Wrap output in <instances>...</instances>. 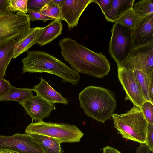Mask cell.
Here are the masks:
<instances>
[{"mask_svg":"<svg viewBox=\"0 0 153 153\" xmlns=\"http://www.w3.org/2000/svg\"><path fill=\"white\" fill-rule=\"evenodd\" d=\"M120 65L126 69L138 70L147 75L153 72V42L134 48Z\"/></svg>","mask_w":153,"mask_h":153,"instance_id":"8","label":"cell"},{"mask_svg":"<svg viewBox=\"0 0 153 153\" xmlns=\"http://www.w3.org/2000/svg\"><path fill=\"white\" fill-rule=\"evenodd\" d=\"M0 153H20L17 152L7 149H0Z\"/></svg>","mask_w":153,"mask_h":153,"instance_id":"36","label":"cell"},{"mask_svg":"<svg viewBox=\"0 0 153 153\" xmlns=\"http://www.w3.org/2000/svg\"><path fill=\"white\" fill-rule=\"evenodd\" d=\"M63 24L61 20L57 19L51 21L44 27L36 41L41 46L48 44L62 33Z\"/></svg>","mask_w":153,"mask_h":153,"instance_id":"16","label":"cell"},{"mask_svg":"<svg viewBox=\"0 0 153 153\" xmlns=\"http://www.w3.org/2000/svg\"><path fill=\"white\" fill-rule=\"evenodd\" d=\"M133 71L145 99L153 103L151 100L147 75L138 70Z\"/></svg>","mask_w":153,"mask_h":153,"instance_id":"23","label":"cell"},{"mask_svg":"<svg viewBox=\"0 0 153 153\" xmlns=\"http://www.w3.org/2000/svg\"><path fill=\"white\" fill-rule=\"evenodd\" d=\"M80 107L86 115L103 123L110 119L116 107V100L108 90L90 86L79 94Z\"/></svg>","mask_w":153,"mask_h":153,"instance_id":"3","label":"cell"},{"mask_svg":"<svg viewBox=\"0 0 153 153\" xmlns=\"http://www.w3.org/2000/svg\"><path fill=\"white\" fill-rule=\"evenodd\" d=\"M25 133L48 136L56 139L60 143L79 142L84 135L75 125L43 121L30 124L26 128Z\"/></svg>","mask_w":153,"mask_h":153,"instance_id":"5","label":"cell"},{"mask_svg":"<svg viewBox=\"0 0 153 153\" xmlns=\"http://www.w3.org/2000/svg\"><path fill=\"white\" fill-rule=\"evenodd\" d=\"M59 44L64 60L75 71L98 78L110 71V63L101 53L94 52L69 37L61 39Z\"/></svg>","mask_w":153,"mask_h":153,"instance_id":"1","label":"cell"},{"mask_svg":"<svg viewBox=\"0 0 153 153\" xmlns=\"http://www.w3.org/2000/svg\"><path fill=\"white\" fill-rule=\"evenodd\" d=\"M40 81L37 85H34L33 89L37 95L50 102L68 104V100L55 90L45 79L41 77Z\"/></svg>","mask_w":153,"mask_h":153,"instance_id":"14","label":"cell"},{"mask_svg":"<svg viewBox=\"0 0 153 153\" xmlns=\"http://www.w3.org/2000/svg\"><path fill=\"white\" fill-rule=\"evenodd\" d=\"M93 0H64L61 7L59 20L65 21L69 30L76 27L82 13Z\"/></svg>","mask_w":153,"mask_h":153,"instance_id":"12","label":"cell"},{"mask_svg":"<svg viewBox=\"0 0 153 153\" xmlns=\"http://www.w3.org/2000/svg\"><path fill=\"white\" fill-rule=\"evenodd\" d=\"M132 8L140 18L153 13V3L152 0H140L134 3Z\"/></svg>","mask_w":153,"mask_h":153,"instance_id":"22","label":"cell"},{"mask_svg":"<svg viewBox=\"0 0 153 153\" xmlns=\"http://www.w3.org/2000/svg\"><path fill=\"white\" fill-rule=\"evenodd\" d=\"M103 153H121V152L114 147L108 146L103 148Z\"/></svg>","mask_w":153,"mask_h":153,"instance_id":"35","label":"cell"},{"mask_svg":"<svg viewBox=\"0 0 153 153\" xmlns=\"http://www.w3.org/2000/svg\"><path fill=\"white\" fill-rule=\"evenodd\" d=\"M118 77L125 90L126 100H128L133 105L141 109L145 99L133 71L127 70L121 65H117Z\"/></svg>","mask_w":153,"mask_h":153,"instance_id":"10","label":"cell"},{"mask_svg":"<svg viewBox=\"0 0 153 153\" xmlns=\"http://www.w3.org/2000/svg\"><path fill=\"white\" fill-rule=\"evenodd\" d=\"M148 79L151 100L153 103V72L147 75Z\"/></svg>","mask_w":153,"mask_h":153,"instance_id":"33","label":"cell"},{"mask_svg":"<svg viewBox=\"0 0 153 153\" xmlns=\"http://www.w3.org/2000/svg\"><path fill=\"white\" fill-rule=\"evenodd\" d=\"M51 0H28V11L39 12L43 7Z\"/></svg>","mask_w":153,"mask_h":153,"instance_id":"26","label":"cell"},{"mask_svg":"<svg viewBox=\"0 0 153 153\" xmlns=\"http://www.w3.org/2000/svg\"><path fill=\"white\" fill-rule=\"evenodd\" d=\"M135 153H151L149 149L145 144H142L136 148Z\"/></svg>","mask_w":153,"mask_h":153,"instance_id":"34","label":"cell"},{"mask_svg":"<svg viewBox=\"0 0 153 153\" xmlns=\"http://www.w3.org/2000/svg\"><path fill=\"white\" fill-rule=\"evenodd\" d=\"M111 117L114 127L123 138L145 144L148 122L141 109L133 105L127 112L113 114Z\"/></svg>","mask_w":153,"mask_h":153,"instance_id":"4","label":"cell"},{"mask_svg":"<svg viewBox=\"0 0 153 153\" xmlns=\"http://www.w3.org/2000/svg\"><path fill=\"white\" fill-rule=\"evenodd\" d=\"M12 13L8 7L7 0H0V16L9 15Z\"/></svg>","mask_w":153,"mask_h":153,"instance_id":"32","label":"cell"},{"mask_svg":"<svg viewBox=\"0 0 153 153\" xmlns=\"http://www.w3.org/2000/svg\"><path fill=\"white\" fill-rule=\"evenodd\" d=\"M141 110L147 122L153 123V103L146 101L143 104Z\"/></svg>","mask_w":153,"mask_h":153,"instance_id":"27","label":"cell"},{"mask_svg":"<svg viewBox=\"0 0 153 153\" xmlns=\"http://www.w3.org/2000/svg\"><path fill=\"white\" fill-rule=\"evenodd\" d=\"M11 85L9 81L0 75V97L5 95L10 90Z\"/></svg>","mask_w":153,"mask_h":153,"instance_id":"31","label":"cell"},{"mask_svg":"<svg viewBox=\"0 0 153 153\" xmlns=\"http://www.w3.org/2000/svg\"><path fill=\"white\" fill-rule=\"evenodd\" d=\"M153 123H148L145 144L152 152H153Z\"/></svg>","mask_w":153,"mask_h":153,"instance_id":"29","label":"cell"},{"mask_svg":"<svg viewBox=\"0 0 153 153\" xmlns=\"http://www.w3.org/2000/svg\"><path fill=\"white\" fill-rule=\"evenodd\" d=\"M28 12L30 19L32 22L36 20H41L45 23L48 20L54 21L57 20L55 18L46 16L40 12L28 11Z\"/></svg>","mask_w":153,"mask_h":153,"instance_id":"28","label":"cell"},{"mask_svg":"<svg viewBox=\"0 0 153 153\" xmlns=\"http://www.w3.org/2000/svg\"><path fill=\"white\" fill-rule=\"evenodd\" d=\"M113 0H93L94 2L97 3L100 8L104 14L111 9Z\"/></svg>","mask_w":153,"mask_h":153,"instance_id":"30","label":"cell"},{"mask_svg":"<svg viewBox=\"0 0 153 153\" xmlns=\"http://www.w3.org/2000/svg\"><path fill=\"white\" fill-rule=\"evenodd\" d=\"M33 89L19 88L11 85L9 91L0 97V101H14L22 102L33 95Z\"/></svg>","mask_w":153,"mask_h":153,"instance_id":"20","label":"cell"},{"mask_svg":"<svg viewBox=\"0 0 153 153\" xmlns=\"http://www.w3.org/2000/svg\"><path fill=\"white\" fill-rule=\"evenodd\" d=\"M19 103L24 108L26 114L31 118L32 122L33 120L42 121L44 118L49 116L51 112L56 108L54 103L37 95H33Z\"/></svg>","mask_w":153,"mask_h":153,"instance_id":"11","label":"cell"},{"mask_svg":"<svg viewBox=\"0 0 153 153\" xmlns=\"http://www.w3.org/2000/svg\"><path fill=\"white\" fill-rule=\"evenodd\" d=\"M111 32L109 52L117 65H121L134 49L132 30L116 22L113 25Z\"/></svg>","mask_w":153,"mask_h":153,"instance_id":"6","label":"cell"},{"mask_svg":"<svg viewBox=\"0 0 153 153\" xmlns=\"http://www.w3.org/2000/svg\"><path fill=\"white\" fill-rule=\"evenodd\" d=\"M16 40L0 44V75L6 76V69L13 58L15 49Z\"/></svg>","mask_w":153,"mask_h":153,"instance_id":"18","label":"cell"},{"mask_svg":"<svg viewBox=\"0 0 153 153\" xmlns=\"http://www.w3.org/2000/svg\"><path fill=\"white\" fill-rule=\"evenodd\" d=\"M44 27L32 28L22 36L16 40L13 59L27 51L34 44Z\"/></svg>","mask_w":153,"mask_h":153,"instance_id":"15","label":"cell"},{"mask_svg":"<svg viewBox=\"0 0 153 153\" xmlns=\"http://www.w3.org/2000/svg\"><path fill=\"white\" fill-rule=\"evenodd\" d=\"M135 0H113L110 10L104 15L107 21L115 23L126 12L131 8Z\"/></svg>","mask_w":153,"mask_h":153,"instance_id":"17","label":"cell"},{"mask_svg":"<svg viewBox=\"0 0 153 153\" xmlns=\"http://www.w3.org/2000/svg\"><path fill=\"white\" fill-rule=\"evenodd\" d=\"M7 6L13 13L16 12L26 14L28 12V0H7Z\"/></svg>","mask_w":153,"mask_h":153,"instance_id":"25","label":"cell"},{"mask_svg":"<svg viewBox=\"0 0 153 153\" xmlns=\"http://www.w3.org/2000/svg\"><path fill=\"white\" fill-rule=\"evenodd\" d=\"M134 48L153 42V13L141 18L132 30Z\"/></svg>","mask_w":153,"mask_h":153,"instance_id":"13","label":"cell"},{"mask_svg":"<svg viewBox=\"0 0 153 153\" xmlns=\"http://www.w3.org/2000/svg\"></svg>","mask_w":153,"mask_h":153,"instance_id":"37","label":"cell"},{"mask_svg":"<svg viewBox=\"0 0 153 153\" xmlns=\"http://www.w3.org/2000/svg\"><path fill=\"white\" fill-rule=\"evenodd\" d=\"M61 8L53 0H51L39 12L48 16L59 19Z\"/></svg>","mask_w":153,"mask_h":153,"instance_id":"24","label":"cell"},{"mask_svg":"<svg viewBox=\"0 0 153 153\" xmlns=\"http://www.w3.org/2000/svg\"><path fill=\"white\" fill-rule=\"evenodd\" d=\"M141 18L132 8L123 13L115 22L119 23L129 29L132 30Z\"/></svg>","mask_w":153,"mask_h":153,"instance_id":"21","label":"cell"},{"mask_svg":"<svg viewBox=\"0 0 153 153\" xmlns=\"http://www.w3.org/2000/svg\"><path fill=\"white\" fill-rule=\"evenodd\" d=\"M30 20L27 14L17 12L0 16V44L17 40L31 28Z\"/></svg>","mask_w":153,"mask_h":153,"instance_id":"7","label":"cell"},{"mask_svg":"<svg viewBox=\"0 0 153 153\" xmlns=\"http://www.w3.org/2000/svg\"><path fill=\"white\" fill-rule=\"evenodd\" d=\"M41 147L44 153H62L60 143L56 139L45 135L29 134Z\"/></svg>","mask_w":153,"mask_h":153,"instance_id":"19","label":"cell"},{"mask_svg":"<svg viewBox=\"0 0 153 153\" xmlns=\"http://www.w3.org/2000/svg\"><path fill=\"white\" fill-rule=\"evenodd\" d=\"M27 56L22 59V73H46L61 78L65 82L77 85L80 80L79 73L71 68L61 60L42 51H27Z\"/></svg>","mask_w":153,"mask_h":153,"instance_id":"2","label":"cell"},{"mask_svg":"<svg viewBox=\"0 0 153 153\" xmlns=\"http://www.w3.org/2000/svg\"><path fill=\"white\" fill-rule=\"evenodd\" d=\"M0 149L20 153H44L39 143L29 134L25 133L9 136L0 134Z\"/></svg>","mask_w":153,"mask_h":153,"instance_id":"9","label":"cell"}]
</instances>
